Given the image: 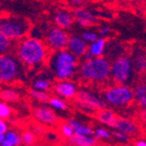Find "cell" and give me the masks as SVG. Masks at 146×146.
Listing matches in <instances>:
<instances>
[{"label":"cell","instance_id":"6da1fadb","mask_svg":"<svg viewBox=\"0 0 146 146\" xmlns=\"http://www.w3.org/2000/svg\"><path fill=\"white\" fill-rule=\"evenodd\" d=\"M49 48L45 42L36 37H24L15 46V55L25 68H37L48 60Z\"/></svg>","mask_w":146,"mask_h":146},{"label":"cell","instance_id":"7a4b0ae2","mask_svg":"<svg viewBox=\"0 0 146 146\" xmlns=\"http://www.w3.org/2000/svg\"><path fill=\"white\" fill-rule=\"evenodd\" d=\"M78 59L68 49L55 50L49 54L48 64L56 80H71L78 71Z\"/></svg>","mask_w":146,"mask_h":146},{"label":"cell","instance_id":"3957f363","mask_svg":"<svg viewBox=\"0 0 146 146\" xmlns=\"http://www.w3.org/2000/svg\"><path fill=\"white\" fill-rule=\"evenodd\" d=\"M79 68V76L85 82L105 83L110 79V62L103 56L84 58Z\"/></svg>","mask_w":146,"mask_h":146},{"label":"cell","instance_id":"277c9868","mask_svg":"<svg viewBox=\"0 0 146 146\" xmlns=\"http://www.w3.org/2000/svg\"><path fill=\"white\" fill-rule=\"evenodd\" d=\"M31 30V24L26 17L19 15L0 17V33L11 41H19L26 37Z\"/></svg>","mask_w":146,"mask_h":146},{"label":"cell","instance_id":"5b68a950","mask_svg":"<svg viewBox=\"0 0 146 146\" xmlns=\"http://www.w3.org/2000/svg\"><path fill=\"white\" fill-rule=\"evenodd\" d=\"M25 68L17 55L8 52L0 54V84H10L20 80Z\"/></svg>","mask_w":146,"mask_h":146},{"label":"cell","instance_id":"8992f818","mask_svg":"<svg viewBox=\"0 0 146 146\" xmlns=\"http://www.w3.org/2000/svg\"><path fill=\"white\" fill-rule=\"evenodd\" d=\"M102 98L105 103L115 107L129 106L135 100L133 89L127 84H115L108 86L102 91Z\"/></svg>","mask_w":146,"mask_h":146},{"label":"cell","instance_id":"52a82bcc","mask_svg":"<svg viewBox=\"0 0 146 146\" xmlns=\"http://www.w3.org/2000/svg\"><path fill=\"white\" fill-rule=\"evenodd\" d=\"M134 68L130 56L121 55L110 63V79L115 84H128L132 80Z\"/></svg>","mask_w":146,"mask_h":146},{"label":"cell","instance_id":"ba28073f","mask_svg":"<svg viewBox=\"0 0 146 146\" xmlns=\"http://www.w3.org/2000/svg\"><path fill=\"white\" fill-rule=\"evenodd\" d=\"M75 102L82 110L90 113H95L99 110L106 107V103L103 100L102 96H99L96 93L85 89L78 91L75 97Z\"/></svg>","mask_w":146,"mask_h":146},{"label":"cell","instance_id":"9c48e42d","mask_svg":"<svg viewBox=\"0 0 146 146\" xmlns=\"http://www.w3.org/2000/svg\"><path fill=\"white\" fill-rule=\"evenodd\" d=\"M70 39V35L68 31L57 26L51 27L46 34V45L52 51L66 49Z\"/></svg>","mask_w":146,"mask_h":146},{"label":"cell","instance_id":"30bf717a","mask_svg":"<svg viewBox=\"0 0 146 146\" xmlns=\"http://www.w3.org/2000/svg\"><path fill=\"white\" fill-rule=\"evenodd\" d=\"M33 117L39 124L47 127H55L58 125L59 119L54 110L45 104H41L33 110Z\"/></svg>","mask_w":146,"mask_h":146},{"label":"cell","instance_id":"8fae6325","mask_svg":"<svg viewBox=\"0 0 146 146\" xmlns=\"http://www.w3.org/2000/svg\"><path fill=\"white\" fill-rule=\"evenodd\" d=\"M78 91V86L71 80H57L53 86V92L57 96L66 100L75 99Z\"/></svg>","mask_w":146,"mask_h":146},{"label":"cell","instance_id":"7c38bea8","mask_svg":"<svg viewBox=\"0 0 146 146\" xmlns=\"http://www.w3.org/2000/svg\"><path fill=\"white\" fill-rule=\"evenodd\" d=\"M76 24L81 28H89L93 25H96L98 23V17L91 10H88L87 8L79 7L76 8L73 13Z\"/></svg>","mask_w":146,"mask_h":146},{"label":"cell","instance_id":"4fadbf2b","mask_svg":"<svg viewBox=\"0 0 146 146\" xmlns=\"http://www.w3.org/2000/svg\"><path fill=\"white\" fill-rule=\"evenodd\" d=\"M68 51L72 52L75 56L78 58L84 57L88 50V44L83 40V38L78 35H72L70 36L68 39V47H66Z\"/></svg>","mask_w":146,"mask_h":146},{"label":"cell","instance_id":"5bb4252c","mask_svg":"<svg viewBox=\"0 0 146 146\" xmlns=\"http://www.w3.org/2000/svg\"><path fill=\"white\" fill-rule=\"evenodd\" d=\"M115 129L117 131H121L125 134H128L129 136H134L138 134L139 127L134 121H132L127 117H117V123L115 125Z\"/></svg>","mask_w":146,"mask_h":146},{"label":"cell","instance_id":"9a60e30c","mask_svg":"<svg viewBox=\"0 0 146 146\" xmlns=\"http://www.w3.org/2000/svg\"><path fill=\"white\" fill-rule=\"evenodd\" d=\"M95 117L100 124H102L105 127H108V128H115L117 119L115 112L106 107L95 112Z\"/></svg>","mask_w":146,"mask_h":146},{"label":"cell","instance_id":"2e32d148","mask_svg":"<svg viewBox=\"0 0 146 146\" xmlns=\"http://www.w3.org/2000/svg\"><path fill=\"white\" fill-rule=\"evenodd\" d=\"M105 46H106V40L104 39V37H98L97 40L88 44V50L83 58H91V57L102 56L103 52L105 50Z\"/></svg>","mask_w":146,"mask_h":146},{"label":"cell","instance_id":"e0dca14e","mask_svg":"<svg viewBox=\"0 0 146 146\" xmlns=\"http://www.w3.org/2000/svg\"><path fill=\"white\" fill-rule=\"evenodd\" d=\"M53 20L55 26H57L59 28H62L64 30L70 29L73 26L74 22H75L73 13H71L70 11L64 9L57 10L53 17Z\"/></svg>","mask_w":146,"mask_h":146},{"label":"cell","instance_id":"ac0fdd59","mask_svg":"<svg viewBox=\"0 0 146 146\" xmlns=\"http://www.w3.org/2000/svg\"><path fill=\"white\" fill-rule=\"evenodd\" d=\"M132 63L134 72L137 74L146 73V51L143 49H136L132 54Z\"/></svg>","mask_w":146,"mask_h":146},{"label":"cell","instance_id":"d6986e66","mask_svg":"<svg viewBox=\"0 0 146 146\" xmlns=\"http://www.w3.org/2000/svg\"><path fill=\"white\" fill-rule=\"evenodd\" d=\"M68 143L76 146H94L97 145L98 141L93 135L74 134L68 139Z\"/></svg>","mask_w":146,"mask_h":146},{"label":"cell","instance_id":"ffe728a7","mask_svg":"<svg viewBox=\"0 0 146 146\" xmlns=\"http://www.w3.org/2000/svg\"><path fill=\"white\" fill-rule=\"evenodd\" d=\"M68 123L72 126V128L74 129L75 134H82V135H93L94 130L91 127L87 126L84 123L80 122L76 119H68Z\"/></svg>","mask_w":146,"mask_h":146},{"label":"cell","instance_id":"44dd1931","mask_svg":"<svg viewBox=\"0 0 146 146\" xmlns=\"http://www.w3.org/2000/svg\"><path fill=\"white\" fill-rule=\"evenodd\" d=\"M22 144V136L15 130H7L1 146H17Z\"/></svg>","mask_w":146,"mask_h":146},{"label":"cell","instance_id":"7402d4cb","mask_svg":"<svg viewBox=\"0 0 146 146\" xmlns=\"http://www.w3.org/2000/svg\"><path fill=\"white\" fill-rule=\"evenodd\" d=\"M0 98L5 102H17L21 100V93L11 88H5L0 90Z\"/></svg>","mask_w":146,"mask_h":146},{"label":"cell","instance_id":"603a6c76","mask_svg":"<svg viewBox=\"0 0 146 146\" xmlns=\"http://www.w3.org/2000/svg\"><path fill=\"white\" fill-rule=\"evenodd\" d=\"M47 103L52 110H57V111H64V110H66L68 108V105L66 100L57 96V95L56 96H50Z\"/></svg>","mask_w":146,"mask_h":146},{"label":"cell","instance_id":"cb8c5ba5","mask_svg":"<svg viewBox=\"0 0 146 146\" xmlns=\"http://www.w3.org/2000/svg\"><path fill=\"white\" fill-rule=\"evenodd\" d=\"M93 136L96 138L97 141H110L112 138V132L104 127H97L94 130Z\"/></svg>","mask_w":146,"mask_h":146},{"label":"cell","instance_id":"d4e9b609","mask_svg":"<svg viewBox=\"0 0 146 146\" xmlns=\"http://www.w3.org/2000/svg\"><path fill=\"white\" fill-rule=\"evenodd\" d=\"M32 88L35 90H40V91H49L52 88L51 81L48 80L46 78H39L33 81L32 84Z\"/></svg>","mask_w":146,"mask_h":146},{"label":"cell","instance_id":"484cf974","mask_svg":"<svg viewBox=\"0 0 146 146\" xmlns=\"http://www.w3.org/2000/svg\"><path fill=\"white\" fill-rule=\"evenodd\" d=\"M29 95L32 99L36 100L38 102L41 103H46L48 101L50 95L46 92V91H40V90H35V89H30L29 90Z\"/></svg>","mask_w":146,"mask_h":146},{"label":"cell","instance_id":"4316f807","mask_svg":"<svg viewBox=\"0 0 146 146\" xmlns=\"http://www.w3.org/2000/svg\"><path fill=\"white\" fill-rule=\"evenodd\" d=\"M22 144L25 145H33L37 142V135L32 131H25L22 134Z\"/></svg>","mask_w":146,"mask_h":146},{"label":"cell","instance_id":"83f0119b","mask_svg":"<svg viewBox=\"0 0 146 146\" xmlns=\"http://www.w3.org/2000/svg\"><path fill=\"white\" fill-rule=\"evenodd\" d=\"M12 46V41L5 35L0 33V54L6 53Z\"/></svg>","mask_w":146,"mask_h":146},{"label":"cell","instance_id":"f1b7e54d","mask_svg":"<svg viewBox=\"0 0 146 146\" xmlns=\"http://www.w3.org/2000/svg\"><path fill=\"white\" fill-rule=\"evenodd\" d=\"M59 134L64 139L68 140L70 137H72L75 134V132H74V129L72 128L71 125L68 124V122H66V123H62V124L59 126Z\"/></svg>","mask_w":146,"mask_h":146},{"label":"cell","instance_id":"f546056e","mask_svg":"<svg viewBox=\"0 0 146 146\" xmlns=\"http://www.w3.org/2000/svg\"><path fill=\"white\" fill-rule=\"evenodd\" d=\"M81 37L83 38V40L86 42L87 44H90L92 42H94L95 40L98 39V34L96 32L91 31V30H88V31H84L82 34H81Z\"/></svg>","mask_w":146,"mask_h":146},{"label":"cell","instance_id":"4dcf8cb0","mask_svg":"<svg viewBox=\"0 0 146 146\" xmlns=\"http://www.w3.org/2000/svg\"><path fill=\"white\" fill-rule=\"evenodd\" d=\"M11 115V108L5 102V101H0V119H8Z\"/></svg>","mask_w":146,"mask_h":146},{"label":"cell","instance_id":"1f68e13d","mask_svg":"<svg viewBox=\"0 0 146 146\" xmlns=\"http://www.w3.org/2000/svg\"><path fill=\"white\" fill-rule=\"evenodd\" d=\"M112 137L115 139V141L121 142V143H128L130 141V136L128 134H125L121 131H115L112 132Z\"/></svg>","mask_w":146,"mask_h":146},{"label":"cell","instance_id":"d6a6232c","mask_svg":"<svg viewBox=\"0 0 146 146\" xmlns=\"http://www.w3.org/2000/svg\"><path fill=\"white\" fill-rule=\"evenodd\" d=\"M133 93H134L135 99L145 95L146 94V84H139V85H137L136 87L133 89Z\"/></svg>","mask_w":146,"mask_h":146},{"label":"cell","instance_id":"836d02e7","mask_svg":"<svg viewBox=\"0 0 146 146\" xmlns=\"http://www.w3.org/2000/svg\"><path fill=\"white\" fill-rule=\"evenodd\" d=\"M32 132H34L37 136H43L45 134V129H44L43 125H34L32 127Z\"/></svg>","mask_w":146,"mask_h":146},{"label":"cell","instance_id":"e575fe53","mask_svg":"<svg viewBox=\"0 0 146 146\" xmlns=\"http://www.w3.org/2000/svg\"><path fill=\"white\" fill-rule=\"evenodd\" d=\"M44 135H46V140L48 142H57V141H59L58 135L56 134V133H54V132H52V131L45 132V134H44Z\"/></svg>","mask_w":146,"mask_h":146},{"label":"cell","instance_id":"d590c367","mask_svg":"<svg viewBox=\"0 0 146 146\" xmlns=\"http://www.w3.org/2000/svg\"><path fill=\"white\" fill-rule=\"evenodd\" d=\"M87 1L88 0H68V3L74 8H79V7H83L84 5L87 3Z\"/></svg>","mask_w":146,"mask_h":146},{"label":"cell","instance_id":"8d00e7d4","mask_svg":"<svg viewBox=\"0 0 146 146\" xmlns=\"http://www.w3.org/2000/svg\"><path fill=\"white\" fill-rule=\"evenodd\" d=\"M136 100V104L137 106L140 108V110H144V108H146V94L143 95V96H141V97L137 98Z\"/></svg>","mask_w":146,"mask_h":146},{"label":"cell","instance_id":"74e56055","mask_svg":"<svg viewBox=\"0 0 146 146\" xmlns=\"http://www.w3.org/2000/svg\"><path fill=\"white\" fill-rule=\"evenodd\" d=\"M110 33V28L108 26H103V27L100 28L99 30V34L101 37H105Z\"/></svg>","mask_w":146,"mask_h":146},{"label":"cell","instance_id":"f35d334b","mask_svg":"<svg viewBox=\"0 0 146 146\" xmlns=\"http://www.w3.org/2000/svg\"><path fill=\"white\" fill-rule=\"evenodd\" d=\"M8 130V127H7V124L5 122L4 119H0V133H3L5 134V132Z\"/></svg>","mask_w":146,"mask_h":146},{"label":"cell","instance_id":"ab89813d","mask_svg":"<svg viewBox=\"0 0 146 146\" xmlns=\"http://www.w3.org/2000/svg\"><path fill=\"white\" fill-rule=\"evenodd\" d=\"M139 119L140 122L146 127V108L140 110V113H139Z\"/></svg>","mask_w":146,"mask_h":146},{"label":"cell","instance_id":"60d3db41","mask_svg":"<svg viewBox=\"0 0 146 146\" xmlns=\"http://www.w3.org/2000/svg\"><path fill=\"white\" fill-rule=\"evenodd\" d=\"M135 145L136 146H146V140L145 139H137L136 141H135Z\"/></svg>","mask_w":146,"mask_h":146},{"label":"cell","instance_id":"b9f144b4","mask_svg":"<svg viewBox=\"0 0 146 146\" xmlns=\"http://www.w3.org/2000/svg\"><path fill=\"white\" fill-rule=\"evenodd\" d=\"M3 140H4V134H3V133H0V145L2 144Z\"/></svg>","mask_w":146,"mask_h":146},{"label":"cell","instance_id":"7bdbcfd3","mask_svg":"<svg viewBox=\"0 0 146 146\" xmlns=\"http://www.w3.org/2000/svg\"><path fill=\"white\" fill-rule=\"evenodd\" d=\"M104 2H112V1H115V0H102Z\"/></svg>","mask_w":146,"mask_h":146},{"label":"cell","instance_id":"ee69618b","mask_svg":"<svg viewBox=\"0 0 146 146\" xmlns=\"http://www.w3.org/2000/svg\"><path fill=\"white\" fill-rule=\"evenodd\" d=\"M0 4H1V0H0Z\"/></svg>","mask_w":146,"mask_h":146}]
</instances>
